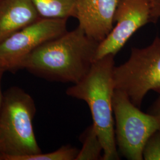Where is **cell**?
Returning <instances> with one entry per match:
<instances>
[{
  "mask_svg": "<svg viewBox=\"0 0 160 160\" xmlns=\"http://www.w3.org/2000/svg\"><path fill=\"white\" fill-rule=\"evenodd\" d=\"M80 150L69 145L49 153H40L21 158L20 160H75Z\"/></svg>",
  "mask_w": 160,
  "mask_h": 160,
  "instance_id": "7c38bea8",
  "label": "cell"
},
{
  "mask_svg": "<svg viewBox=\"0 0 160 160\" xmlns=\"http://www.w3.org/2000/svg\"><path fill=\"white\" fill-rule=\"evenodd\" d=\"M113 108L119 151L128 160H143L145 144L153 133L160 131L159 118L141 111L126 93L118 90H114Z\"/></svg>",
  "mask_w": 160,
  "mask_h": 160,
  "instance_id": "5b68a950",
  "label": "cell"
},
{
  "mask_svg": "<svg viewBox=\"0 0 160 160\" xmlns=\"http://www.w3.org/2000/svg\"><path fill=\"white\" fill-rule=\"evenodd\" d=\"M98 44L78 26L39 46L24 59L20 69L50 81L75 84L91 69Z\"/></svg>",
  "mask_w": 160,
  "mask_h": 160,
  "instance_id": "6da1fadb",
  "label": "cell"
},
{
  "mask_svg": "<svg viewBox=\"0 0 160 160\" xmlns=\"http://www.w3.org/2000/svg\"><path fill=\"white\" fill-rule=\"evenodd\" d=\"M40 18L31 0H0V43Z\"/></svg>",
  "mask_w": 160,
  "mask_h": 160,
  "instance_id": "9c48e42d",
  "label": "cell"
},
{
  "mask_svg": "<svg viewBox=\"0 0 160 160\" xmlns=\"http://www.w3.org/2000/svg\"><path fill=\"white\" fill-rule=\"evenodd\" d=\"M143 160H160V131L155 132L143 147Z\"/></svg>",
  "mask_w": 160,
  "mask_h": 160,
  "instance_id": "4fadbf2b",
  "label": "cell"
},
{
  "mask_svg": "<svg viewBox=\"0 0 160 160\" xmlns=\"http://www.w3.org/2000/svg\"><path fill=\"white\" fill-rule=\"evenodd\" d=\"M114 55L96 60L88 74L69 87L66 94L86 102L90 110L92 125L103 148V160H119L115 138L113 108Z\"/></svg>",
  "mask_w": 160,
  "mask_h": 160,
  "instance_id": "7a4b0ae2",
  "label": "cell"
},
{
  "mask_svg": "<svg viewBox=\"0 0 160 160\" xmlns=\"http://www.w3.org/2000/svg\"><path fill=\"white\" fill-rule=\"evenodd\" d=\"M41 18L74 17L76 0H31Z\"/></svg>",
  "mask_w": 160,
  "mask_h": 160,
  "instance_id": "30bf717a",
  "label": "cell"
},
{
  "mask_svg": "<svg viewBox=\"0 0 160 160\" xmlns=\"http://www.w3.org/2000/svg\"><path fill=\"white\" fill-rule=\"evenodd\" d=\"M67 18H40L0 43V65L15 72L24 59L42 44L67 32Z\"/></svg>",
  "mask_w": 160,
  "mask_h": 160,
  "instance_id": "8992f818",
  "label": "cell"
},
{
  "mask_svg": "<svg viewBox=\"0 0 160 160\" xmlns=\"http://www.w3.org/2000/svg\"><path fill=\"white\" fill-rule=\"evenodd\" d=\"M154 23L160 19V0H148Z\"/></svg>",
  "mask_w": 160,
  "mask_h": 160,
  "instance_id": "5bb4252c",
  "label": "cell"
},
{
  "mask_svg": "<svg viewBox=\"0 0 160 160\" xmlns=\"http://www.w3.org/2000/svg\"><path fill=\"white\" fill-rule=\"evenodd\" d=\"M114 23L110 33L99 43L95 61L109 55L115 56L137 30L154 23L148 0H119Z\"/></svg>",
  "mask_w": 160,
  "mask_h": 160,
  "instance_id": "52a82bcc",
  "label": "cell"
},
{
  "mask_svg": "<svg viewBox=\"0 0 160 160\" xmlns=\"http://www.w3.org/2000/svg\"><path fill=\"white\" fill-rule=\"evenodd\" d=\"M148 113L158 117L160 119V95L150 107Z\"/></svg>",
  "mask_w": 160,
  "mask_h": 160,
  "instance_id": "9a60e30c",
  "label": "cell"
},
{
  "mask_svg": "<svg viewBox=\"0 0 160 160\" xmlns=\"http://www.w3.org/2000/svg\"><path fill=\"white\" fill-rule=\"evenodd\" d=\"M119 0H76L74 17L92 39L104 40L113 28Z\"/></svg>",
  "mask_w": 160,
  "mask_h": 160,
  "instance_id": "ba28073f",
  "label": "cell"
},
{
  "mask_svg": "<svg viewBox=\"0 0 160 160\" xmlns=\"http://www.w3.org/2000/svg\"><path fill=\"white\" fill-rule=\"evenodd\" d=\"M115 90L126 93L132 102L140 108L150 91L160 95V38L142 48H132L125 63L114 67Z\"/></svg>",
  "mask_w": 160,
  "mask_h": 160,
  "instance_id": "277c9868",
  "label": "cell"
},
{
  "mask_svg": "<svg viewBox=\"0 0 160 160\" xmlns=\"http://www.w3.org/2000/svg\"><path fill=\"white\" fill-rule=\"evenodd\" d=\"M80 139L82 147L75 160H102L103 146L92 124L81 135Z\"/></svg>",
  "mask_w": 160,
  "mask_h": 160,
  "instance_id": "8fae6325",
  "label": "cell"
},
{
  "mask_svg": "<svg viewBox=\"0 0 160 160\" xmlns=\"http://www.w3.org/2000/svg\"><path fill=\"white\" fill-rule=\"evenodd\" d=\"M34 100L23 89L14 86L4 93L0 110V157L20 160L42 152L34 135Z\"/></svg>",
  "mask_w": 160,
  "mask_h": 160,
  "instance_id": "3957f363",
  "label": "cell"
},
{
  "mask_svg": "<svg viewBox=\"0 0 160 160\" xmlns=\"http://www.w3.org/2000/svg\"><path fill=\"white\" fill-rule=\"evenodd\" d=\"M0 160H2V159H1V157H0Z\"/></svg>",
  "mask_w": 160,
  "mask_h": 160,
  "instance_id": "e0dca14e",
  "label": "cell"
},
{
  "mask_svg": "<svg viewBox=\"0 0 160 160\" xmlns=\"http://www.w3.org/2000/svg\"><path fill=\"white\" fill-rule=\"evenodd\" d=\"M6 71V69L0 65V110H1V108L2 106V104L3 102V97H4V93H2V90H1V80H2V77L3 76V74H4V72Z\"/></svg>",
  "mask_w": 160,
  "mask_h": 160,
  "instance_id": "2e32d148",
  "label": "cell"
}]
</instances>
